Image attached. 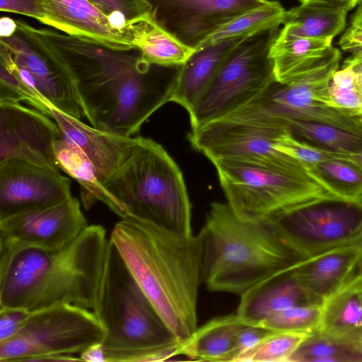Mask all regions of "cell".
<instances>
[{"label":"cell","mask_w":362,"mask_h":362,"mask_svg":"<svg viewBox=\"0 0 362 362\" xmlns=\"http://www.w3.org/2000/svg\"><path fill=\"white\" fill-rule=\"evenodd\" d=\"M61 139L57 123L21 103H0V162L23 160L59 170L54 146Z\"/></svg>","instance_id":"15"},{"label":"cell","mask_w":362,"mask_h":362,"mask_svg":"<svg viewBox=\"0 0 362 362\" xmlns=\"http://www.w3.org/2000/svg\"><path fill=\"white\" fill-rule=\"evenodd\" d=\"M329 91L336 108L351 117L362 115V95L350 68L342 66L334 74Z\"/></svg>","instance_id":"35"},{"label":"cell","mask_w":362,"mask_h":362,"mask_svg":"<svg viewBox=\"0 0 362 362\" xmlns=\"http://www.w3.org/2000/svg\"><path fill=\"white\" fill-rule=\"evenodd\" d=\"M358 121H359V123L362 127V115H361L360 117H358Z\"/></svg>","instance_id":"48"},{"label":"cell","mask_w":362,"mask_h":362,"mask_svg":"<svg viewBox=\"0 0 362 362\" xmlns=\"http://www.w3.org/2000/svg\"><path fill=\"white\" fill-rule=\"evenodd\" d=\"M110 240L164 322L182 344L197 328L202 282L199 235H185L127 215Z\"/></svg>","instance_id":"2"},{"label":"cell","mask_w":362,"mask_h":362,"mask_svg":"<svg viewBox=\"0 0 362 362\" xmlns=\"http://www.w3.org/2000/svg\"><path fill=\"white\" fill-rule=\"evenodd\" d=\"M317 333L362 344V273L356 271L321 303Z\"/></svg>","instance_id":"22"},{"label":"cell","mask_w":362,"mask_h":362,"mask_svg":"<svg viewBox=\"0 0 362 362\" xmlns=\"http://www.w3.org/2000/svg\"><path fill=\"white\" fill-rule=\"evenodd\" d=\"M331 43L328 40L296 36L281 28L270 50L276 81L291 83L340 60V51Z\"/></svg>","instance_id":"21"},{"label":"cell","mask_w":362,"mask_h":362,"mask_svg":"<svg viewBox=\"0 0 362 362\" xmlns=\"http://www.w3.org/2000/svg\"><path fill=\"white\" fill-rule=\"evenodd\" d=\"M17 28L16 21L8 17H2L0 21V36L7 37L11 36Z\"/></svg>","instance_id":"46"},{"label":"cell","mask_w":362,"mask_h":362,"mask_svg":"<svg viewBox=\"0 0 362 362\" xmlns=\"http://www.w3.org/2000/svg\"><path fill=\"white\" fill-rule=\"evenodd\" d=\"M357 243H358L361 245L362 250V237ZM357 270L362 273V254L358 264Z\"/></svg>","instance_id":"47"},{"label":"cell","mask_w":362,"mask_h":362,"mask_svg":"<svg viewBox=\"0 0 362 362\" xmlns=\"http://www.w3.org/2000/svg\"><path fill=\"white\" fill-rule=\"evenodd\" d=\"M361 254L358 243L344 245L303 259L288 272L308 303L321 304L356 271Z\"/></svg>","instance_id":"19"},{"label":"cell","mask_w":362,"mask_h":362,"mask_svg":"<svg viewBox=\"0 0 362 362\" xmlns=\"http://www.w3.org/2000/svg\"><path fill=\"white\" fill-rule=\"evenodd\" d=\"M275 331L263 325L245 323L237 335L236 356L233 362L240 355L255 346L261 340Z\"/></svg>","instance_id":"38"},{"label":"cell","mask_w":362,"mask_h":362,"mask_svg":"<svg viewBox=\"0 0 362 362\" xmlns=\"http://www.w3.org/2000/svg\"><path fill=\"white\" fill-rule=\"evenodd\" d=\"M274 148L304 164L310 169L326 160L333 158L329 149L300 140L288 129L276 139Z\"/></svg>","instance_id":"37"},{"label":"cell","mask_w":362,"mask_h":362,"mask_svg":"<svg viewBox=\"0 0 362 362\" xmlns=\"http://www.w3.org/2000/svg\"><path fill=\"white\" fill-rule=\"evenodd\" d=\"M300 3L301 2H308V1H314V2H322L329 4H332L334 6H337L341 7L347 11L354 8L356 5L360 4L362 0H298Z\"/></svg>","instance_id":"45"},{"label":"cell","mask_w":362,"mask_h":362,"mask_svg":"<svg viewBox=\"0 0 362 362\" xmlns=\"http://www.w3.org/2000/svg\"><path fill=\"white\" fill-rule=\"evenodd\" d=\"M307 303L303 291L286 272L261 282L240 296L236 314L246 324L261 325L283 310Z\"/></svg>","instance_id":"24"},{"label":"cell","mask_w":362,"mask_h":362,"mask_svg":"<svg viewBox=\"0 0 362 362\" xmlns=\"http://www.w3.org/2000/svg\"><path fill=\"white\" fill-rule=\"evenodd\" d=\"M318 84L317 79L313 76L288 83L275 81L243 108L283 121L293 119L320 122L362 135L358 117L321 101L316 93Z\"/></svg>","instance_id":"17"},{"label":"cell","mask_w":362,"mask_h":362,"mask_svg":"<svg viewBox=\"0 0 362 362\" xmlns=\"http://www.w3.org/2000/svg\"><path fill=\"white\" fill-rule=\"evenodd\" d=\"M341 48L352 54L362 52V1L353 15L350 24L341 35Z\"/></svg>","instance_id":"39"},{"label":"cell","mask_w":362,"mask_h":362,"mask_svg":"<svg viewBox=\"0 0 362 362\" xmlns=\"http://www.w3.org/2000/svg\"><path fill=\"white\" fill-rule=\"evenodd\" d=\"M16 21L15 33L0 39V103L25 102L49 117L54 109L81 120L83 107L62 55L40 28Z\"/></svg>","instance_id":"7"},{"label":"cell","mask_w":362,"mask_h":362,"mask_svg":"<svg viewBox=\"0 0 362 362\" xmlns=\"http://www.w3.org/2000/svg\"><path fill=\"white\" fill-rule=\"evenodd\" d=\"M0 10L25 15L37 21L40 18L39 0H1Z\"/></svg>","instance_id":"41"},{"label":"cell","mask_w":362,"mask_h":362,"mask_svg":"<svg viewBox=\"0 0 362 362\" xmlns=\"http://www.w3.org/2000/svg\"><path fill=\"white\" fill-rule=\"evenodd\" d=\"M49 117L57 123L61 138L87 156L102 185L117 170L136 141V136L127 137L90 127L54 109L50 110Z\"/></svg>","instance_id":"20"},{"label":"cell","mask_w":362,"mask_h":362,"mask_svg":"<svg viewBox=\"0 0 362 362\" xmlns=\"http://www.w3.org/2000/svg\"><path fill=\"white\" fill-rule=\"evenodd\" d=\"M80 361L106 362L103 343L90 345L79 355Z\"/></svg>","instance_id":"42"},{"label":"cell","mask_w":362,"mask_h":362,"mask_svg":"<svg viewBox=\"0 0 362 362\" xmlns=\"http://www.w3.org/2000/svg\"><path fill=\"white\" fill-rule=\"evenodd\" d=\"M93 311L105 330L106 362L165 361L182 356V343L110 239Z\"/></svg>","instance_id":"5"},{"label":"cell","mask_w":362,"mask_h":362,"mask_svg":"<svg viewBox=\"0 0 362 362\" xmlns=\"http://www.w3.org/2000/svg\"><path fill=\"white\" fill-rule=\"evenodd\" d=\"M281 29L247 36L231 51L188 113L192 130L237 112L276 81L270 50Z\"/></svg>","instance_id":"9"},{"label":"cell","mask_w":362,"mask_h":362,"mask_svg":"<svg viewBox=\"0 0 362 362\" xmlns=\"http://www.w3.org/2000/svg\"><path fill=\"white\" fill-rule=\"evenodd\" d=\"M270 222L291 247L305 259L357 243L362 237V202L305 205L284 212Z\"/></svg>","instance_id":"12"},{"label":"cell","mask_w":362,"mask_h":362,"mask_svg":"<svg viewBox=\"0 0 362 362\" xmlns=\"http://www.w3.org/2000/svg\"><path fill=\"white\" fill-rule=\"evenodd\" d=\"M286 10L277 1L250 10L233 19L211 35L199 48L232 37H244L284 24Z\"/></svg>","instance_id":"29"},{"label":"cell","mask_w":362,"mask_h":362,"mask_svg":"<svg viewBox=\"0 0 362 362\" xmlns=\"http://www.w3.org/2000/svg\"><path fill=\"white\" fill-rule=\"evenodd\" d=\"M88 226L78 200L72 195L48 207L1 218L0 278L19 253L59 249Z\"/></svg>","instance_id":"13"},{"label":"cell","mask_w":362,"mask_h":362,"mask_svg":"<svg viewBox=\"0 0 362 362\" xmlns=\"http://www.w3.org/2000/svg\"><path fill=\"white\" fill-rule=\"evenodd\" d=\"M30 312L14 308H0V341L13 337L22 327Z\"/></svg>","instance_id":"40"},{"label":"cell","mask_w":362,"mask_h":362,"mask_svg":"<svg viewBox=\"0 0 362 362\" xmlns=\"http://www.w3.org/2000/svg\"><path fill=\"white\" fill-rule=\"evenodd\" d=\"M59 170L12 158L0 162V219L58 204L71 197Z\"/></svg>","instance_id":"16"},{"label":"cell","mask_w":362,"mask_h":362,"mask_svg":"<svg viewBox=\"0 0 362 362\" xmlns=\"http://www.w3.org/2000/svg\"><path fill=\"white\" fill-rule=\"evenodd\" d=\"M54 153L58 168L80 185L84 206L88 208L99 201L115 214L114 201L99 181L93 165L78 147L61 138L54 143Z\"/></svg>","instance_id":"28"},{"label":"cell","mask_w":362,"mask_h":362,"mask_svg":"<svg viewBox=\"0 0 362 362\" xmlns=\"http://www.w3.org/2000/svg\"><path fill=\"white\" fill-rule=\"evenodd\" d=\"M104 337L93 310L55 304L30 312L13 337L0 341V361H80L76 355Z\"/></svg>","instance_id":"10"},{"label":"cell","mask_w":362,"mask_h":362,"mask_svg":"<svg viewBox=\"0 0 362 362\" xmlns=\"http://www.w3.org/2000/svg\"><path fill=\"white\" fill-rule=\"evenodd\" d=\"M211 163L226 203L243 220L270 221L300 206L346 202L309 168H288L244 158H221Z\"/></svg>","instance_id":"8"},{"label":"cell","mask_w":362,"mask_h":362,"mask_svg":"<svg viewBox=\"0 0 362 362\" xmlns=\"http://www.w3.org/2000/svg\"><path fill=\"white\" fill-rule=\"evenodd\" d=\"M246 37H232L195 50L179 66L171 98L189 113L231 51Z\"/></svg>","instance_id":"23"},{"label":"cell","mask_w":362,"mask_h":362,"mask_svg":"<svg viewBox=\"0 0 362 362\" xmlns=\"http://www.w3.org/2000/svg\"><path fill=\"white\" fill-rule=\"evenodd\" d=\"M131 28L136 49L148 64L180 66L195 51L180 42L150 16L131 24Z\"/></svg>","instance_id":"27"},{"label":"cell","mask_w":362,"mask_h":362,"mask_svg":"<svg viewBox=\"0 0 362 362\" xmlns=\"http://www.w3.org/2000/svg\"><path fill=\"white\" fill-rule=\"evenodd\" d=\"M329 152L333 158L343 160L351 163L362 171V151L350 152L329 150Z\"/></svg>","instance_id":"44"},{"label":"cell","mask_w":362,"mask_h":362,"mask_svg":"<svg viewBox=\"0 0 362 362\" xmlns=\"http://www.w3.org/2000/svg\"><path fill=\"white\" fill-rule=\"evenodd\" d=\"M116 26L125 28L150 16L146 0H87Z\"/></svg>","instance_id":"36"},{"label":"cell","mask_w":362,"mask_h":362,"mask_svg":"<svg viewBox=\"0 0 362 362\" xmlns=\"http://www.w3.org/2000/svg\"><path fill=\"white\" fill-rule=\"evenodd\" d=\"M109 238L100 225H88L54 250L19 253L0 278V308L33 312L69 303L93 310Z\"/></svg>","instance_id":"3"},{"label":"cell","mask_w":362,"mask_h":362,"mask_svg":"<svg viewBox=\"0 0 362 362\" xmlns=\"http://www.w3.org/2000/svg\"><path fill=\"white\" fill-rule=\"evenodd\" d=\"M343 66L350 68L354 73L362 95V52L352 54L344 61Z\"/></svg>","instance_id":"43"},{"label":"cell","mask_w":362,"mask_h":362,"mask_svg":"<svg viewBox=\"0 0 362 362\" xmlns=\"http://www.w3.org/2000/svg\"><path fill=\"white\" fill-rule=\"evenodd\" d=\"M59 52L71 76L84 117L91 126L132 137L170 102L179 66L151 65L138 54L68 37Z\"/></svg>","instance_id":"1"},{"label":"cell","mask_w":362,"mask_h":362,"mask_svg":"<svg viewBox=\"0 0 362 362\" xmlns=\"http://www.w3.org/2000/svg\"><path fill=\"white\" fill-rule=\"evenodd\" d=\"M103 186L120 218L132 215L179 233L192 234V207L182 171L154 141L136 136Z\"/></svg>","instance_id":"6"},{"label":"cell","mask_w":362,"mask_h":362,"mask_svg":"<svg viewBox=\"0 0 362 362\" xmlns=\"http://www.w3.org/2000/svg\"><path fill=\"white\" fill-rule=\"evenodd\" d=\"M151 18L185 46L197 50L214 33L269 0H146Z\"/></svg>","instance_id":"14"},{"label":"cell","mask_w":362,"mask_h":362,"mask_svg":"<svg viewBox=\"0 0 362 362\" xmlns=\"http://www.w3.org/2000/svg\"><path fill=\"white\" fill-rule=\"evenodd\" d=\"M284 122L296 137L334 151H362V135L320 122L286 119Z\"/></svg>","instance_id":"30"},{"label":"cell","mask_w":362,"mask_h":362,"mask_svg":"<svg viewBox=\"0 0 362 362\" xmlns=\"http://www.w3.org/2000/svg\"><path fill=\"white\" fill-rule=\"evenodd\" d=\"M198 235L202 282L211 291L242 296L303 259L272 222L243 220L227 203H211Z\"/></svg>","instance_id":"4"},{"label":"cell","mask_w":362,"mask_h":362,"mask_svg":"<svg viewBox=\"0 0 362 362\" xmlns=\"http://www.w3.org/2000/svg\"><path fill=\"white\" fill-rule=\"evenodd\" d=\"M312 334L275 331L240 355L235 362H289L300 344Z\"/></svg>","instance_id":"33"},{"label":"cell","mask_w":362,"mask_h":362,"mask_svg":"<svg viewBox=\"0 0 362 362\" xmlns=\"http://www.w3.org/2000/svg\"><path fill=\"white\" fill-rule=\"evenodd\" d=\"M244 324L236 313L214 317L197 328L182 344L181 355L194 361L233 362L237 335Z\"/></svg>","instance_id":"25"},{"label":"cell","mask_w":362,"mask_h":362,"mask_svg":"<svg viewBox=\"0 0 362 362\" xmlns=\"http://www.w3.org/2000/svg\"><path fill=\"white\" fill-rule=\"evenodd\" d=\"M347 11L322 2H301L286 11L283 29L303 37L332 39L346 26Z\"/></svg>","instance_id":"26"},{"label":"cell","mask_w":362,"mask_h":362,"mask_svg":"<svg viewBox=\"0 0 362 362\" xmlns=\"http://www.w3.org/2000/svg\"><path fill=\"white\" fill-rule=\"evenodd\" d=\"M321 315V305L307 303L283 310L264 321L260 325L276 331L317 332Z\"/></svg>","instance_id":"34"},{"label":"cell","mask_w":362,"mask_h":362,"mask_svg":"<svg viewBox=\"0 0 362 362\" xmlns=\"http://www.w3.org/2000/svg\"><path fill=\"white\" fill-rule=\"evenodd\" d=\"M289 362H362V344L339 341L315 332L300 344Z\"/></svg>","instance_id":"31"},{"label":"cell","mask_w":362,"mask_h":362,"mask_svg":"<svg viewBox=\"0 0 362 362\" xmlns=\"http://www.w3.org/2000/svg\"><path fill=\"white\" fill-rule=\"evenodd\" d=\"M289 129L283 120L245 109L192 129L189 141L210 161L244 158L284 168L308 167L274 148L276 139Z\"/></svg>","instance_id":"11"},{"label":"cell","mask_w":362,"mask_h":362,"mask_svg":"<svg viewBox=\"0 0 362 362\" xmlns=\"http://www.w3.org/2000/svg\"><path fill=\"white\" fill-rule=\"evenodd\" d=\"M38 21L110 49L136 50L131 25H115L87 0H39Z\"/></svg>","instance_id":"18"},{"label":"cell","mask_w":362,"mask_h":362,"mask_svg":"<svg viewBox=\"0 0 362 362\" xmlns=\"http://www.w3.org/2000/svg\"><path fill=\"white\" fill-rule=\"evenodd\" d=\"M338 197L350 203L362 202V171L337 158L319 163L310 168Z\"/></svg>","instance_id":"32"}]
</instances>
